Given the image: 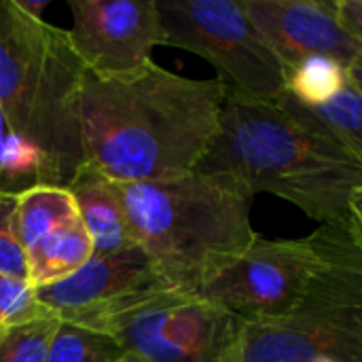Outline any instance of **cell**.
Masks as SVG:
<instances>
[{
	"mask_svg": "<svg viewBox=\"0 0 362 362\" xmlns=\"http://www.w3.org/2000/svg\"><path fill=\"white\" fill-rule=\"evenodd\" d=\"M223 104L225 89L216 76L187 78L155 62L117 78L85 70V161L119 185L191 174L216 134Z\"/></svg>",
	"mask_w": 362,
	"mask_h": 362,
	"instance_id": "6da1fadb",
	"label": "cell"
},
{
	"mask_svg": "<svg viewBox=\"0 0 362 362\" xmlns=\"http://www.w3.org/2000/svg\"><path fill=\"white\" fill-rule=\"evenodd\" d=\"M195 172L229 176L252 197L276 195L320 227L344 225L348 204L362 187V163L278 102L225 100Z\"/></svg>",
	"mask_w": 362,
	"mask_h": 362,
	"instance_id": "7a4b0ae2",
	"label": "cell"
},
{
	"mask_svg": "<svg viewBox=\"0 0 362 362\" xmlns=\"http://www.w3.org/2000/svg\"><path fill=\"white\" fill-rule=\"evenodd\" d=\"M119 193L134 242L182 295H195L257 238L250 223L255 197L223 174L125 182Z\"/></svg>",
	"mask_w": 362,
	"mask_h": 362,
	"instance_id": "3957f363",
	"label": "cell"
},
{
	"mask_svg": "<svg viewBox=\"0 0 362 362\" xmlns=\"http://www.w3.org/2000/svg\"><path fill=\"white\" fill-rule=\"evenodd\" d=\"M85 66L68 32L0 0V108L38 155L42 182L66 189L85 163L81 95Z\"/></svg>",
	"mask_w": 362,
	"mask_h": 362,
	"instance_id": "277c9868",
	"label": "cell"
},
{
	"mask_svg": "<svg viewBox=\"0 0 362 362\" xmlns=\"http://www.w3.org/2000/svg\"><path fill=\"white\" fill-rule=\"evenodd\" d=\"M318 231L322 267L288 314L244 325L240 362H362V250L344 225Z\"/></svg>",
	"mask_w": 362,
	"mask_h": 362,
	"instance_id": "5b68a950",
	"label": "cell"
},
{
	"mask_svg": "<svg viewBox=\"0 0 362 362\" xmlns=\"http://www.w3.org/2000/svg\"><path fill=\"white\" fill-rule=\"evenodd\" d=\"M165 47L212 64L225 100L276 104L286 91V70L269 49L242 0H157Z\"/></svg>",
	"mask_w": 362,
	"mask_h": 362,
	"instance_id": "8992f818",
	"label": "cell"
},
{
	"mask_svg": "<svg viewBox=\"0 0 362 362\" xmlns=\"http://www.w3.org/2000/svg\"><path fill=\"white\" fill-rule=\"evenodd\" d=\"M244 325L221 305L165 291L112 318L102 333L148 362H238Z\"/></svg>",
	"mask_w": 362,
	"mask_h": 362,
	"instance_id": "52a82bcc",
	"label": "cell"
},
{
	"mask_svg": "<svg viewBox=\"0 0 362 362\" xmlns=\"http://www.w3.org/2000/svg\"><path fill=\"white\" fill-rule=\"evenodd\" d=\"M325 261L320 231L303 240H267L257 233L250 246L208 278L193 295L231 314L269 320L288 314Z\"/></svg>",
	"mask_w": 362,
	"mask_h": 362,
	"instance_id": "ba28073f",
	"label": "cell"
},
{
	"mask_svg": "<svg viewBox=\"0 0 362 362\" xmlns=\"http://www.w3.org/2000/svg\"><path fill=\"white\" fill-rule=\"evenodd\" d=\"M165 291L172 288L136 244L119 252L93 255L72 276L36 288V299L59 322L102 333L106 322Z\"/></svg>",
	"mask_w": 362,
	"mask_h": 362,
	"instance_id": "9c48e42d",
	"label": "cell"
},
{
	"mask_svg": "<svg viewBox=\"0 0 362 362\" xmlns=\"http://www.w3.org/2000/svg\"><path fill=\"white\" fill-rule=\"evenodd\" d=\"M68 40L93 76L136 74L153 62L155 47H165L157 0H68Z\"/></svg>",
	"mask_w": 362,
	"mask_h": 362,
	"instance_id": "30bf717a",
	"label": "cell"
},
{
	"mask_svg": "<svg viewBox=\"0 0 362 362\" xmlns=\"http://www.w3.org/2000/svg\"><path fill=\"white\" fill-rule=\"evenodd\" d=\"M242 4L286 72L308 57H331L350 68L362 51L344 25L335 0H242Z\"/></svg>",
	"mask_w": 362,
	"mask_h": 362,
	"instance_id": "8fae6325",
	"label": "cell"
},
{
	"mask_svg": "<svg viewBox=\"0 0 362 362\" xmlns=\"http://www.w3.org/2000/svg\"><path fill=\"white\" fill-rule=\"evenodd\" d=\"M93 242V255H110L136 246L119 185L85 161L66 187Z\"/></svg>",
	"mask_w": 362,
	"mask_h": 362,
	"instance_id": "7c38bea8",
	"label": "cell"
},
{
	"mask_svg": "<svg viewBox=\"0 0 362 362\" xmlns=\"http://www.w3.org/2000/svg\"><path fill=\"white\" fill-rule=\"evenodd\" d=\"M93 257V242L81 216H72L51 229L28 252V280L34 288L55 284L78 272Z\"/></svg>",
	"mask_w": 362,
	"mask_h": 362,
	"instance_id": "4fadbf2b",
	"label": "cell"
},
{
	"mask_svg": "<svg viewBox=\"0 0 362 362\" xmlns=\"http://www.w3.org/2000/svg\"><path fill=\"white\" fill-rule=\"evenodd\" d=\"M278 104L295 119L320 129L339 142L358 163H362V91L348 85L335 100L322 106H303L282 95Z\"/></svg>",
	"mask_w": 362,
	"mask_h": 362,
	"instance_id": "5bb4252c",
	"label": "cell"
},
{
	"mask_svg": "<svg viewBox=\"0 0 362 362\" xmlns=\"http://www.w3.org/2000/svg\"><path fill=\"white\" fill-rule=\"evenodd\" d=\"M76 214V204L68 189L40 185L21 193L17 197V227L23 250L28 252L51 229Z\"/></svg>",
	"mask_w": 362,
	"mask_h": 362,
	"instance_id": "9a60e30c",
	"label": "cell"
},
{
	"mask_svg": "<svg viewBox=\"0 0 362 362\" xmlns=\"http://www.w3.org/2000/svg\"><path fill=\"white\" fill-rule=\"evenodd\" d=\"M350 85L348 68L331 57H308L286 72L284 95L303 106H322Z\"/></svg>",
	"mask_w": 362,
	"mask_h": 362,
	"instance_id": "2e32d148",
	"label": "cell"
},
{
	"mask_svg": "<svg viewBox=\"0 0 362 362\" xmlns=\"http://www.w3.org/2000/svg\"><path fill=\"white\" fill-rule=\"evenodd\" d=\"M40 185L45 182L38 155L13 132L0 108V193L19 197Z\"/></svg>",
	"mask_w": 362,
	"mask_h": 362,
	"instance_id": "e0dca14e",
	"label": "cell"
},
{
	"mask_svg": "<svg viewBox=\"0 0 362 362\" xmlns=\"http://www.w3.org/2000/svg\"><path fill=\"white\" fill-rule=\"evenodd\" d=\"M125 354L121 344L106 333L59 322L47 362H119Z\"/></svg>",
	"mask_w": 362,
	"mask_h": 362,
	"instance_id": "ac0fdd59",
	"label": "cell"
},
{
	"mask_svg": "<svg viewBox=\"0 0 362 362\" xmlns=\"http://www.w3.org/2000/svg\"><path fill=\"white\" fill-rule=\"evenodd\" d=\"M59 320L42 316L25 325L0 329V362H47Z\"/></svg>",
	"mask_w": 362,
	"mask_h": 362,
	"instance_id": "d6986e66",
	"label": "cell"
},
{
	"mask_svg": "<svg viewBox=\"0 0 362 362\" xmlns=\"http://www.w3.org/2000/svg\"><path fill=\"white\" fill-rule=\"evenodd\" d=\"M47 316L36 299V288L25 278L0 274V329L17 327Z\"/></svg>",
	"mask_w": 362,
	"mask_h": 362,
	"instance_id": "ffe728a7",
	"label": "cell"
},
{
	"mask_svg": "<svg viewBox=\"0 0 362 362\" xmlns=\"http://www.w3.org/2000/svg\"><path fill=\"white\" fill-rule=\"evenodd\" d=\"M0 274L28 280V259L17 227V197L6 193H0Z\"/></svg>",
	"mask_w": 362,
	"mask_h": 362,
	"instance_id": "44dd1931",
	"label": "cell"
},
{
	"mask_svg": "<svg viewBox=\"0 0 362 362\" xmlns=\"http://www.w3.org/2000/svg\"><path fill=\"white\" fill-rule=\"evenodd\" d=\"M344 229L346 233L352 238V242L362 250V187L358 191H354L350 204H348V212L344 218Z\"/></svg>",
	"mask_w": 362,
	"mask_h": 362,
	"instance_id": "7402d4cb",
	"label": "cell"
},
{
	"mask_svg": "<svg viewBox=\"0 0 362 362\" xmlns=\"http://www.w3.org/2000/svg\"><path fill=\"white\" fill-rule=\"evenodd\" d=\"M344 25L362 45V0H335Z\"/></svg>",
	"mask_w": 362,
	"mask_h": 362,
	"instance_id": "603a6c76",
	"label": "cell"
},
{
	"mask_svg": "<svg viewBox=\"0 0 362 362\" xmlns=\"http://www.w3.org/2000/svg\"><path fill=\"white\" fill-rule=\"evenodd\" d=\"M13 4L28 17L42 21V11L49 8V0H13Z\"/></svg>",
	"mask_w": 362,
	"mask_h": 362,
	"instance_id": "cb8c5ba5",
	"label": "cell"
},
{
	"mask_svg": "<svg viewBox=\"0 0 362 362\" xmlns=\"http://www.w3.org/2000/svg\"><path fill=\"white\" fill-rule=\"evenodd\" d=\"M348 74H350V85L362 91V51L358 53V57L352 62V66L348 68Z\"/></svg>",
	"mask_w": 362,
	"mask_h": 362,
	"instance_id": "d4e9b609",
	"label": "cell"
},
{
	"mask_svg": "<svg viewBox=\"0 0 362 362\" xmlns=\"http://www.w3.org/2000/svg\"><path fill=\"white\" fill-rule=\"evenodd\" d=\"M119 362H148V361H144V358H140V356H136V354H129V352H127V354H125V356H123Z\"/></svg>",
	"mask_w": 362,
	"mask_h": 362,
	"instance_id": "484cf974",
	"label": "cell"
},
{
	"mask_svg": "<svg viewBox=\"0 0 362 362\" xmlns=\"http://www.w3.org/2000/svg\"><path fill=\"white\" fill-rule=\"evenodd\" d=\"M316 362H339V361H331V358H322V361H316Z\"/></svg>",
	"mask_w": 362,
	"mask_h": 362,
	"instance_id": "4316f807",
	"label": "cell"
}]
</instances>
